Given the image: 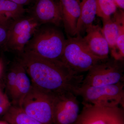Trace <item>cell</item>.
Listing matches in <instances>:
<instances>
[{"label":"cell","mask_w":124,"mask_h":124,"mask_svg":"<svg viewBox=\"0 0 124 124\" xmlns=\"http://www.w3.org/2000/svg\"><path fill=\"white\" fill-rule=\"evenodd\" d=\"M18 62L29 76L32 85L54 96L67 92L75 94L84 79L83 75L71 70L61 61L46 59L29 52L20 54Z\"/></svg>","instance_id":"1"},{"label":"cell","mask_w":124,"mask_h":124,"mask_svg":"<svg viewBox=\"0 0 124 124\" xmlns=\"http://www.w3.org/2000/svg\"><path fill=\"white\" fill-rule=\"evenodd\" d=\"M58 27L50 24L40 26L23 51L49 60L61 61L66 39Z\"/></svg>","instance_id":"2"},{"label":"cell","mask_w":124,"mask_h":124,"mask_svg":"<svg viewBox=\"0 0 124 124\" xmlns=\"http://www.w3.org/2000/svg\"><path fill=\"white\" fill-rule=\"evenodd\" d=\"M75 94L82 98V104L104 107H112L120 105L124 108V82L100 86L81 85Z\"/></svg>","instance_id":"3"},{"label":"cell","mask_w":124,"mask_h":124,"mask_svg":"<svg viewBox=\"0 0 124 124\" xmlns=\"http://www.w3.org/2000/svg\"><path fill=\"white\" fill-rule=\"evenodd\" d=\"M61 61L78 74L88 71L100 60L89 51L80 35L67 36Z\"/></svg>","instance_id":"4"},{"label":"cell","mask_w":124,"mask_h":124,"mask_svg":"<svg viewBox=\"0 0 124 124\" xmlns=\"http://www.w3.org/2000/svg\"><path fill=\"white\" fill-rule=\"evenodd\" d=\"M87 72L81 85L100 86L124 82V60L109 57L100 60Z\"/></svg>","instance_id":"5"},{"label":"cell","mask_w":124,"mask_h":124,"mask_svg":"<svg viewBox=\"0 0 124 124\" xmlns=\"http://www.w3.org/2000/svg\"><path fill=\"white\" fill-rule=\"evenodd\" d=\"M55 97L32 85L20 107L27 114L42 124H53Z\"/></svg>","instance_id":"6"},{"label":"cell","mask_w":124,"mask_h":124,"mask_svg":"<svg viewBox=\"0 0 124 124\" xmlns=\"http://www.w3.org/2000/svg\"><path fill=\"white\" fill-rule=\"evenodd\" d=\"M40 26L32 16L24 15L9 26L5 46L9 49L21 54Z\"/></svg>","instance_id":"7"},{"label":"cell","mask_w":124,"mask_h":124,"mask_svg":"<svg viewBox=\"0 0 124 124\" xmlns=\"http://www.w3.org/2000/svg\"><path fill=\"white\" fill-rule=\"evenodd\" d=\"M82 104L83 109L74 124H124V108Z\"/></svg>","instance_id":"8"},{"label":"cell","mask_w":124,"mask_h":124,"mask_svg":"<svg viewBox=\"0 0 124 124\" xmlns=\"http://www.w3.org/2000/svg\"><path fill=\"white\" fill-rule=\"evenodd\" d=\"M77 96L71 92L55 96L54 103V124H74L79 115Z\"/></svg>","instance_id":"9"},{"label":"cell","mask_w":124,"mask_h":124,"mask_svg":"<svg viewBox=\"0 0 124 124\" xmlns=\"http://www.w3.org/2000/svg\"><path fill=\"white\" fill-rule=\"evenodd\" d=\"M30 15L41 25L50 24L60 27L62 24L59 0H33Z\"/></svg>","instance_id":"10"},{"label":"cell","mask_w":124,"mask_h":124,"mask_svg":"<svg viewBox=\"0 0 124 124\" xmlns=\"http://www.w3.org/2000/svg\"><path fill=\"white\" fill-rule=\"evenodd\" d=\"M86 32L83 40L90 53L100 60L109 57L110 48L100 26L93 25Z\"/></svg>","instance_id":"11"},{"label":"cell","mask_w":124,"mask_h":124,"mask_svg":"<svg viewBox=\"0 0 124 124\" xmlns=\"http://www.w3.org/2000/svg\"><path fill=\"white\" fill-rule=\"evenodd\" d=\"M62 22L67 36L76 35L77 26L80 13L78 0H59Z\"/></svg>","instance_id":"12"},{"label":"cell","mask_w":124,"mask_h":124,"mask_svg":"<svg viewBox=\"0 0 124 124\" xmlns=\"http://www.w3.org/2000/svg\"><path fill=\"white\" fill-rule=\"evenodd\" d=\"M80 13L78 22L76 35H80L86 32L93 25L96 15V0H78Z\"/></svg>","instance_id":"13"},{"label":"cell","mask_w":124,"mask_h":124,"mask_svg":"<svg viewBox=\"0 0 124 124\" xmlns=\"http://www.w3.org/2000/svg\"><path fill=\"white\" fill-rule=\"evenodd\" d=\"M17 81L14 94L12 100L13 105L21 106L23 101L31 90V82L26 72L18 62L16 63Z\"/></svg>","instance_id":"14"},{"label":"cell","mask_w":124,"mask_h":124,"mask_svg":"<svg viewBox=\"0 0 124 124\" xmlns=\"http://www.w3.org/2000/svg\"><path fill=\"white\" fill-rule=\"evenodd\" d=\"M23 6L9 0H0V23L9 27L11 23L24 15Z\"/></svg>","instance_id":"15"},{"label":"cell","mask_w":124,"mask_h":124,"mask_svg":"<svg viewBox=\"0 0 124 124\" xmlns=\"http://www.w3.org/2000/svg\"><path fill=\"white\" fill-rule=\"evenodd\" d=\"M3 118L9 124H43L27 114L20 107L11 106Z\"/></svg>","instance_id":"16"},{"label":"cell","mask_w":124,"mask_h":124,"mask_svg":"<svg viewBox=\"0 0 124 124\" xmlns=\"http://www.w3.org/2000/svg\"><path fill=\"white\" fill-rule=\"evenodd\" d=\"M102 31L108 43L111 54L116 49L118 34V24L113 15L110 18L102 19Z\"/></svg>","instance_id":"17"},{"label":"cell","mask_w":124,"mask_h":124,"mask_svg":"<svg viewBox=\"0 0 124 124\" xmlns=\"http://www.w3.org/2000/svg\"><path fill=\"white\" fill-rule=\"evenodd\" d=\"M118 26V36L115 50L111 57L116 60H124V10H117L113 15Z\"/></svg>","instance_id":"18"},{"label":"cell","mask_w":124,"mask_h":124,"mask_svg":"<svg viewBox=\"0 0 124 124\" xmlns=\"http://www.w3.org/2000/svg\"><path fill=\"white\" fill-rule=\"evenodd\" d=\"M96 15L102 19L108 18L117 10V7L113 0H96Z\"/></svg>","instance_id":"19"},{"label":"cell","mask_w":124,"mask_h":124,"mask_svg":"<svg viewBox=\"0 0 124 124\" xmlns=\"http://www.w3.org/2000/svg\"><path fill=\"white\" fill-rule=\"evenodd\" d=\"M17 78V69L15 64L8 73L6 80V88L11 99L14 94Z\"/></svg>","instance_id":"20"},{"label":"cell","mask_w":124,"mask_h":124,"mask_svg":"<svg viewBox=\"0 0 124 124\" xmlns=\"http://www.w3.org/2000/svg\"><path fill=\"white\" fill-rule=\"evenodd\" d=\"M11 106L7 94L0 88V116L4 115Z\"/></svg>","instance_id":"21"},{"label":"cell","mask_w":124,"mask_h":124,"mask_svg":"<svg viewBox=\"0 0 124 124\" xmlns=\"http://www.w3.org/2000/svg\"><path fill=\"white\" fill-rule=\"evenodd\" d=\"M9 27L0 23V46L5 44L7 41Z\"/></svg>","instance_id":"22"},{"label":"cell","mask_w":124,"mask_h":124,"mask_svg":"<svg viewBox=\"0 0 124 124\" xmlns=\"http://www.w3.org/2000/svg\"><path fill=\"white\" fill-rule=\"evenodd\" d=\"M12 2L19 5L23 6L24 5L28 4L31 3L33 0H9Z\"/></svg>","instance_id":"23"},{"label":"cell","mask_w":124,"mask_h":124,"mask_svg":"<svg viewBox=\"0 0 124 124\" xmlns=\"http://www.w3.org/2000/svg\"><path fill=\"white\" fill-rule=\"evenodd\" d=\"M117 8L121 9L124 10V0H113Z\"/></svg>","instance_id":"24"},{"label":"cell","mask_w":124,"mask_h":124,"mask_svg":"<svg viewBox=\"0 0 124 124\" xmlns=\"http://www.w3.org/2000/svg\"><path fill=\"white\" fill-rule=\"evenodd\" d=\"M0 124H9L6 121L4 120H0Z\"/></svg>","instance_id":"25"},{"label":"cell","mask_w":124,"mask_h":124,"mask_svg":"<svg viewBox=\"0 0 124 124\" xmlns=\"http://www.w3.org/2000/svg\"><path fill=\"white\" fill-rule=\"evenodd\" d=\"M1 72V66L0 65V73Z\"/></svg>","instance_id":"26"}]
</instances>
